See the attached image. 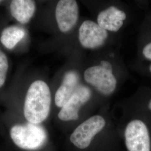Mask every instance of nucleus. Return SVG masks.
<instances>
[{
	"label": "nucleus",
	"mask_w": 151,
	"mask_h": 151,
	"mask_svg": "<svg viewBox=\"0 0 151 151\" xmlns=\"http://www.w3.org/2000/svg\"><path fill=\"white\" fill-rule=\"evenodd\" d=\"M6 139L16 151H42L48 145V132L42 124H14L9 128Z\"/></svg>",
	"instance_id": "nucleus-1"
},
{
	"label": "nucleus",
	"mask_w": 151,
	"mask_h": 151,
	"mask_svg": "<svg viewBox=\"0 0 151 151\" xmlns=\"http://www.w3.org/2000/svg\"><path fill=\"white\" fill-rule=\"evenodd\" d=\"M52 95L48 85L43 81L34 82L27 90L23 107L26 121L34 124H42L49 115Z\"/></svg>",
	"instance_id": "nucleus-2"
},
{
	"label": "nucleus",
	"mask_w": 151,
	"mask_h": 151,
	"mask_svg": "<svg viewBox=\"0 0 151 151\" xmlns=\"http://www.w3.org/2000/svg\"><path fill=\"white\" fill-rule=\"evenodd\" d=\"M128 151H151V132L148 124L143 119L132 120L124 131Z\"/></svg>",
	"instance_id": "nucleus-3"
},
{
	"label": "nucleus",
	"mask_w": 151,
	"mask_h": 151,
	"mask_svg": "<svg viewBox=\"0 0 151 151\" xmlns=\"http://www.w3.org/2000/svg\"><path fill=\"white\" fill-rule=\"evenodd\" d=\"M105 120L100 115H94L76 128L70 136V143L80 150H84L91 145L94 137L104 128Z\"/></svg>",
	"instance_id": "nucleus-4"
},
{
	"label": "nucleus",
	"mask_w": 151,
	"mask_h": 151,
	"mask_svg": "<svg viewBox=\"0 0 151 151\" xmlns=\"http://www.w3.org/2000/svg\"><path fill=\"white\" fill-rule=\"evenodd\" d=\"M84 78L87 83L105 95L111 94L116 88V80L112 70L100 65L92 66L84 72Z\"/></svg>",
	"instance_id": "nucleus-5"
},
{
	"label": "nucleus",
	"mask_w": 151,
	"mask_h": 151,
	"mask_svg": "<svg viewBox=\"0 0 151 151\" xmlns=\"http://www.w3.org/2000/svg\"><path fill=\"white\" fill-rule=\"evenodd\" d=\"M90 89L83 85H79L75 92L65 105L60 108L58 117L63 122L75 121L79 118L80 109L90 99Z\"/></svg>",
	"instance_id": "nucleus-6"
},
{
	"label": "nucleus",
	"mask_w": 151,
	"mask_h": 151,
	"mask_svg": "<svg viewBox=\"0 0 151 151\" xmlns=\"http://www.w3.org/2000/svg\"><path fill=\"white\" fill-rule=\"evenodd\" d=\"M78 38L81 45L87 49L100 47L105 43L108 37L106 30L91 20L83 22L79 29Z\"/></svg>",
	"instance_id": "nucleus-7"
},
{
	"label": "nucleus",
	"mask_w": 151,
	"mask_h": 151,
	"mask_svg": "<svg viewBox=\"0 0 151 151\" xmlns=\"http://www.w3.org/2000/svg\"><path fill=\"white\" fill-rule=\"evenodd\" d=\"M78 14V6L76 1H60L55 9V18L60 30L63 32L70 31L77 22Z\"/></svg>",
	"instance_id": "nucleus-8"
},
{
	"label": "nucleus",
	"mask_w": 151,
	"mask_h": 151,
	"mask_svg": "<svg viewBox=\"0 0 151 151\" xmlns=\"http://www.w3.org/2000/svg\"><path fill=\"white\" fill-rule=\"evenodd\" d=\"M80 77L74 70L67 72L62 83L58 88L54 97V102L58 108H62L75 92L79 85Z\"/></svg>",
	"instance_id": "nucleus-9"
},
{
	"label": "nucleus",
	"mask_w": 151,
	"mask_h": 151,
	"mask_svg": "<svg viewBox=\"0 0 151 151\" xmlns=\"http://www.w3.org/2000/svg\"><path fill=\"white\" fill-rule=\"evenodd\" d=\"M126 17L124 11L112 6L99 13L97 24L106 31L117 32L123 26Z\"/></svg>",
	"instance_id": "nucleus-10"
},
{
	"label": "nucleus",
	"mask_w": 151,
	"mask_h": 151,
	"mask_svg": "<svg viewBox=\"0 0 151 151\" xmlns=\"http://www.w3.org/2000/svg\"><path fill=\"white\" fill-rule=\"evenodd\" d=\"M35 10V3L32 0H14L10 5L12 16L22 24H27L30 20Z\"/></svg>",
	"instance_id": "nucleus-11"
},
{
	"label": "nucleus",
	"mask_w": 151,
	"mask_h": 151,
	"mask_svg": "<svg viewBox=\"0 0 151 151\" xmlns=\"http://www.w3.org/2000/svg\"><path fill=\"white\" fill-rule=\"evenodd\" d=\"M25 35V31L21 27L11 26L5 28L1 33L0 40L9 49L14 48Z\"/></svg>",
	"instance_id": "nucleus-12"
},
{
	"label": "nucleus",
	"mask_w": 151,
	"mask_h": 151,
	"mask_svg": "<svg viewBox=\"0 0 151 151\" xmlns=\"http://www.w3.org/2000/svg\"><path fill=\"white\" fill-rule=\"evenodd\" d=\"M8 68L9 63L7 57L0 50V88L5 84Z\"/></svg>",
	"instance_id": "nucleus-13"
},
{
	"label": "nucleus",
	"mask_w": 151,
	"mask_h": 151,
	"mask_svg": "<svg viewBox=\"0 0 151 151\" xmlns=\"http://www.w3.org/2000/svg\"><path fill=\"white\" fill-rule=\"evenodd\" d=\"M100 65H101L103 67L105 68V69L108 70H112L113 71V67L110 63H109L108 61L106 60H102L100 62Z\"/></svg>",
	"instance_id": "nucleus-14"
},
{
	"label": "nucleus",
	"mask_w": 151,
	"mask_h": 151,
	"mask_svg": "<svg viewBox=\"0 0 151 151\" xmlns=\"http://www.w3.org/2000/svg\"><path fill=\"white\" fill-rule=\"evenodd\" d=\"M147 108L148 110L151 112V97L148 100L147 103Z\"/></svg>",
	"instance_id": "nucleus-15"
},
{
	"label": "nucleus",
	"mask_w": 151,
	"mask_h": 151,
	"mask_svg": "<svg viewBox=\"0 0 151 151\" xmlns=\"http://www.w3.org/2000/svg\"><path fill=\"white\" fill-rule=\"evenodd\" d=\"M148 70H149V72H150V73L151 74V64L150 65V66L148 67Z\"/></svg>",
	"instance_id": "nucleus-16"
},
{
	"label": "nucleus",
	"mask_w": 151,
	"mask_h": 151,
	"mask_svg": "<svg viewBox=\"0 0 151 151\" xmlns=\"http://www.w3.org/2000/svg\"><path fill=\"white\" fill-rule=\"evenodd\" d=\"M1 2H2V1H0V3H1Z\"/></svg>",
	"instance_id": "nucleus-17"
}]
</instances>
